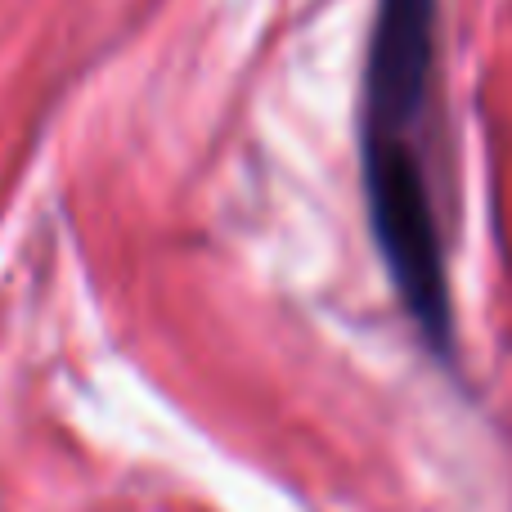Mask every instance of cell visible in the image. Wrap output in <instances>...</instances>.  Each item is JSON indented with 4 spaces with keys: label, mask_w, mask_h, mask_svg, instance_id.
<instances>
[{
    "label": "cell",
    "mask_w": 512,
    "mask_h": 512,
    "mask_svg": "<svg viewBox=\"0 0 512 512\" xmlns=\"http://www.w3.org/2000/svg\"><path fill=\"white\" fill-rule=\"evenodd\" d=\"M436 14V0H378L364 63L360 162L382 265L423 342L436 355H450L454 319L445 248L418 140L436 68Z\"/></svg>",
    "instance_id": "1"
}]
</instances>
